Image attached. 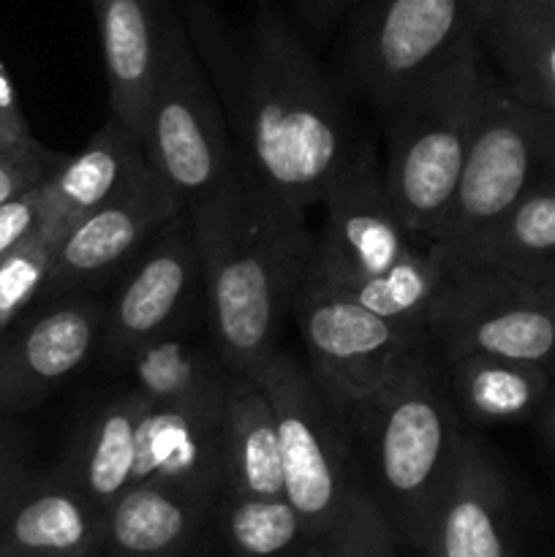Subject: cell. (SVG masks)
Masks as SVG:
<instances>
[{"instance_id": "1", "label": "cell", "mask_w": 555, "mask_h": 557, "mask_svg": "<svg viewBox=\"0 0 555 557\" xmlns=\"http://www.w3.org/2000/svg\"><path fill=\"white\" fill-rule=\"evenodd\" d=\"M180 16L226 114L239 172L299 215L321 205L354 139L335 87L297 30L272 5H261L243 44L215 0H183Z\"/></svg>"}, {"instance_id": "2", "label": "cell", "mask_w": 555, "mask_h": 557, "mask_svg": "<svg viewBox=\"0 0 555 557\" xmlns=\"http://www.w3.org/2000/svg\"><path fill=\"white\" fill-rule=\"evenodd\" d=\"M188 218L212 348L232 373H256L278 351L283 321L292 319L313 234L305 215L261 194L239 169Z\"/></svg>"}, {"instance_id": "3", "label": "cell", "mask_w": 555, "mask_h": 557, "mask_svg": "<svg viewBox=\"0 0 555 557\" xmlns=\"http://www.w3.org/2000/svg\"><path fill=\"white\" fill-rule=\"evenodd\" d=\"M365 493L384 515L397 547H422L462 444L460 417L430 343L346 413Z\"/></svg>"}, {"instance_id": "4", "label": "cell", "mask_w": 555, "mask_h": 557, "mask_svg": "<svg viewBox=\"0 0 555 557\" xmlns=\"http://www.w3.org/2000/svg\"><path fill=\"white\" fill-rule=\"evenodd\" d=\"M493 79L477 44L384 114L386 194L419 243H435L449 218Z\"/></svg>"}, {"instance_id": "5", "label": "cell", "mask_w": 555, "mask_h": 557, "mask_svg": "<svg viewBox=\"0 0 555 557\" xmlns=\"http://www.w3.org/2000/svg\"><path fill=\"white\" fill-rule=\"evenodd\" d=\"M141 147L185 212L215 196L237 169L226 114L172 0L163 11Z\"/></svg>"}, {"instance_id": "6", "label": "cell", "mask_w": 555, "mask_h": 557, "mask_svg": "<svg viewBox=\"0 0 555 557\" xmlns=\"http://www.w3.org/2000/svg\"><path fill=\"white\" fill-rule=\"evenodd\" d=\"M553 174L555 117L517 98L495 76L462 166L455 205L435 245L452 267H466L522 196Z\"/></svg>"}, {"instance_id": "7", "label": "cell", "mask_w": 555, "mask_h": 557, "mask_svg": "<svg viewBox=\"0 0 555 557\" xmlns=\"http://www.w3.org/2000/svg\"><path fill=\"white\" fill-rule=\"evenodd\" d=\"M254 375L275 417L283 498L324 542L362 484L351 428L288 351H272Z\"/></svg>"}, {"instance_id": "8", "label": "cell", "mask_w": 555, "mask_h": 557, "mask_svg": "<svg viewBox=\"0 0 555 557\" xmlns=\"http://www.w3.org/2000/svg\"><path fill=\"white\" fill-rule=\"evenodd\" d=\"M501 0H359L348 30L357 90L390 112L403 96L482 44Z\"/></svg>"}, {"instance_id": "9", "label": "cell", "mask_w": 555, "mask_h": 557, "mask_svg": "<svg viewBox=\"0 0 555 557\" xmlns=\"http://www.w3.org/2000/svg\"><path fill=\"white\" fill-rule=\"evenodd\" d=\"M424 332L444 362L488 354L555 370V283L452 267Z\"/></svg>"}, {"instance_id": "10", "label": "cell", "mask_w": 555, "mask_h": 557, "mask_svg": "<svg viewBox=\"0 0 555 557\" xmlns=\"http://www.w3.org/2000/svg\"><path fill=\"white\" fill-rule=\"evenodd\" d=\"M292 319L308 354V373L343 417L428 346L422 326L384 319L308 272L294 294Z\"/></svg>"}, {"instance_id": "11", "label": "cell", "mask_w": 555, "mask_h": 557, "mask_svg": "<svg viewBox=\"0 0 555 557\" xmlns=\"http://www.w3.org/2000/svg\"><path fill=\"white\" fill-rule=\"evenodd\" d=\"M321 207L324 223L313 234L308 275L343 292L379 281L428 245L403 226L370 141H354Z\"/></svg>"}, {"instance_id": "12", "label": "cell", "mask_w": 555, "mask_h": 557, "mask_svg": "<svg viewBox=\"0 0 555 557\" xmlns=\"http://www.w3.org/2000/svg\"><path fill=\"white\" fill-rule=\"evenodd\" d=\"M199 297L205 299L199 250L183 210L131 261V272L103 308V348L118 362H128L147 343L188 330Z\"/></svg>"}, {"instance_id": "13", "label": "cell", "mask_w": 555, "mask_h": 557, "mask_svg": "<svg viewBox=\"0 0 555 557\" xmlns=\"http://www.w3.org/2000/svg\"><path fill=\"white\" fill-rule=\"evenodd\" d=\"M180 212L183 205L177 196L158 177L156 169H150L123 194L65 228L44 292L63 297L96 286L120 267L131 264Z\"/></svg>"}, {"instance_id": "14", "label": "cell", "mask_w": 555, "mask_h": 557, "mask_svg": "<svg viewBox=\"0 0 555 557\" xmlns=\"http://www.w3.org/2000/svg\"><path fill=\"white\" fill-rule=\"evenodd\" d=\"M101 330L103 305L74 292L0 343V413L30 411L85 368Z\"/></svg>"}, {"instance_id": "15", "label": "cell", "mask_w": 555, "mask_h": 557, "mask_svg": "<svg viewBox=\"0 0 555 557\" xmlns=\"http://www.w3.org/2000/svg\"><path fill=\"white\" fill-rule=\"evenodd\" d=\"M419 553L424 557H515L509 487L493 455L462 435L452 476L430 515Z\"/></svg>"}, {"instance_id": "16", "label": "cell", "mask_w": 555, "mask_h": 557, "mask_svg": "<svg viewBox=\"0 0 555 557\" xmlns=\"http://www.w3.org/2000/svg\"><path fill=\"white\" fill-rule=\"evenodd\" d=\"M98 555H103V511L60 473H25L0 500V557Z\"/></svg>"}, {"instance_id": "17", "label": "cell", "mask_w": 555, "mask_h": 557, "mask_svg": "<svg viewBox=\"0 0 555 557\" xmlns=\"http://www.w3.org/2000/svg\"><path fill=\"white\" fill-rule=\"evenodd\" d=\"M139 482L221 498V408L147 403L136 428L134 484Z\"/></svg>"}, {"instance_id": "18", "label": "cell", "mask_w": 555, "mask_h": 557, "mask_svg": "<svg viewBox=\"0 0 555 557\" xmlns=\"http://www.w3.org/2000/svg\"><path fill=\"white\" fill-rule=\"evenodd\" d=\"M212 495L172 484H131L103 509V553L114 557H177L201 539L218 511Z\"/></svg>"}, {"instance_id": "19", "label": "cell", "mask_w": 555, "mask_h": 557, "mask_svg": "<svg viewBox=\"0 0 555 557\" xmlns=\"http://www.w3.org/2000/svg\"><path fill=\"white\" fill-rule=\"evenodd\" d=\"M169 0H92L101 38L109 107L141 141L161 49V22Z\"/></svg>"}, {"instance_id": "20", "label": "cell", "mask_w": 555, "mask_h": 557, "mask_svg": "<svg viewBox=\"0 0 555 557\" xmlns=\"http://www.w3.org/2000/svg\"><path fill=\"white\" fill-rule=\"evenodd\" d=\"M150 169L141 141L109 114L82 152L65 158L63 166L41 185L44 228L65 234L82 215L123 194Z\"/></svg>"}, {"instance_id": "21", "label": "cell", "mask_w": 555, "mask_h": 557, "mask_svg": "<svg viewBox=\"0 0 555 557\" xmlns=\"http://www.w3.org/2000/svg\"><path fill=\"white\" fill-rule=\"evenodd\" d=\"M223 493L283 498V468L270 397L254 373H232L221 408Z\"/></svg>"}, {"instance_id": "22", "label": "cell", "mask_w": 555, "mask_h": 557, "mask_svg": "<svg viewBox=\"0 0 555 557\" xmlns=\"http://www.w3.org/2000/svg\"><path fill=\"white\" fill-rule=\"evenodd\" d=\"M145 406L147 400L134 386L98 406L82 424L60 466V476L69 479L98 511L134 484L136 428Z\"/></svg>"}, {"instance_id": "23", "label": "cell", "mask_w": 555, "mask_h": 557, "mask_svg": "<svg viewBox=\"0 0 555 557\" xmlns=\"http://www.w3.org/2000/svg\"><path fill=\"white\" fill-rule=\"evenodd\" d=\"M444 375L457 411L477 424H515L539 417L555 384L553 368L488 354L446 359Z\"/></svg>"}, {"instance_id": "24", "label": "cell", "mask_w": 555, "mask_h": 557, "mask_svg": "<svg viewBox=\"0 0 555 557\" xmlns=\"http://www.w3.org/2000/svg\"><path fill=\"white\" fill-rule=\"evenodd\" d=\"M131 368L134 389L147 403L163 406L223 408L232 370L223 364L215 348L190 341L188 330L169 332L134 351L125 362Z\"/></svg>"}, {"instance_id": "25", "label": "cell", "mask_w": 555, "mask_h": 557, "mask_svg": "<svg viewBox=\"0 0 555 557\" xmlns=\"http://www.w3.org/2000/svg\"><path fill=\"white\" fill-rule=\"evenodd\" d=\"M466 267L555 283V174L539 183L493 228Z\"/></svg>"}, {"instance_id": "26", "label": "cell", "mask_w": 555, "mask_h": 557, "mask_svg": "<svg viewBox=\"0 0 555 557\" xmlns=\"http://www.w3.org/2000/svg\"><path fill=\"white\" fill-rule=\"evenodd\" d=\"M218 525L229 557H321L324 542L286 498H243L223 493Z\"/></svg>"}, {"instance_id": "27", "label": "cell", "mask_w": 555, "mask_h": 557, "mask_svg": "<svg viewBox=\"0 0 555 557\" xmlns=\"http://www.w3.org/2000/svg\"><path fill=\"white\" fill-rule=\"evenodd\" d=\"M60 237H63L60 232L41 228L0 261V324L3 330L14 324L16 315L44 292Z\"/></svg>"}, {"instance_id": "28", "label": "cell", "mask_w": 555, "mask_h": 557, "mask_svg": "<svg viewBox=\"0 0 555 557\" xmlns=\"http://www.w3.org/2000/svg\"><path fill=\"white\" fill-rule=\"evenodd\" d=\"M390 542H395V536H392L384 515L359 484L335 531L324 539L321 557H379Z\"/></svg>"}, {"instance_id": "29", "label": "cell", "mask_w": 555, "mask_h": 557, "mask_svg": "<svg viewBox=\"0 0 555 557\" xmlns=\"http://www.w3.org/2000/svg\"><path fill=\"white\" fill-rule=\"evenodd\" d=\"M65 158L69 156L49 150L36 136L3 147L0 150V207L47 183L63 166Z\"/></svg>"}, {"instance_id": "30", "label": "cell", "mask_w": 555, "mask_h": 557, "mask_svg": "<svg viewBox=\"0 0 555 557\" xmlns=\"http://www.w3.org/2000/svg\"><path fill=\"white\" fill-rule=\"evenodd\" d=\"M44 228L41 185L0 207V261Z\"/></svg>"}, {"instance_id": "31", "label": "cell", "mask_w": 555, "mask_h": 557, "mask_svg": "<svg viewBox=\"0 0 555 557\" xmlns=\"http://www.w3.org/2000/svg\"><path fill=\"white\" fill-rule=\"evenodd\" d=\"M27 136H33L30 125H27L25 114H22L9 74H5V69L0 65V150L27 139Z\"/></svg>"}, {"instance_id": "32", "label": "cell", "mask_w": 555, "mask_h": 557, "mask_svg": "<svg viewBox=\"0 0 555 557\" xmlns=\"http://www.w3.org/2000/svg\"><path fill=\"white\" fill-rule=\"evenodd\" d=\"M346 5H351V0H297L299 14H303V20L308 22L310 30L316 33L330 30Z\"/></svg>"}, {"instance_id": "33", "label": "cell", "mask_w": 555, "mask_h": 557, "mask_svg": "<svg viewBox=\"0 0 555 557\" xmlns=\"http://www.w3.org/2000/svg\"><path fill=\"white\" fill-rule=\"evenodd\" d=\"M25 476L20 460H16V451L9 449L5 444H0V500L9 495V490L14 487L20 479Z\"/></svg>"}, {"instance_id": "34", "label": "cell", "mask_w": 555, "mask_h": 557, "mask_svg": "<svg viewBox=\"0 0 555 557\" xmlns=\"http://www.w3.org/2000/svg\"><path fill=\"white\" fill-rule=\"evenodd\" d=\"M539 430H542L544 444L555 451V384L553 389H550L547 403H544V408L539 411Z\"/></svg>"}, {"instance_id": "35", "label": "cell", "mask_w": 555, "mask_h": 557, "mask_svg": "<svg viewBox=\"0 0 555 557\" xmlns=\"http://www.w3.org/2000/svg\"><path fill=\"white\" fill-rule=\"evenodd\" d=\"M501 3L528 5V9H553V5H555V0H501Z\"/></svg>"}, {"instance_id": "36", "label": "cell", "mask_w": 555, "mask_h": 557, "mask_svg": "<svg viewBox=\"0 0 555 557\" xmlns=\"http://www.w3.org/2000/svg\"><path fill=\"white\" fill-rule=\"evenodd\" d=\"M379 557H397V542H390L384 549H381Z\"/></svg>"}, {"instance_id": "37", "label": "cell", "mask_w": 555, "mask_h": 557, "mask_svg": "<svg viewBox=\"0 0 555 557\" xmlns=\"http://www.w3.org/2000/svg\"><path fill=\"white\" fill-rule=\"evenodd\" d=\"M259 3H261V5H270V3H272V0H259Z\"/></svg>"}, {"instance_id": "38", "label": "cell", "mask_w": 555, "mask_h": 557, "mask_svg": "<svg viewBox=\"0 0 555 557\" xmlns=\"http://www.w3.org/2000/svg\"><path fill=\"white\" fill-rule=\"evenodd\" d=\"M3 332H5V330H3V324H0V337H3Z\"/></svg>"}]
</instances>
